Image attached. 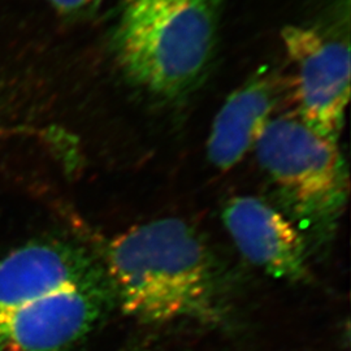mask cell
<instances>
[{
  "instance_id": "7",
  "label": "cell",
  "mask_w": 351,
  "mask_h": 351,
  "mask_svg": "<svg viewBox=\"0 0 351 351\" xmlns=\"http://www.w3.org/2000/svg\"><path fill=\"white\" fill-rule=\"evenodd\" d=\"M291 101L290 81L271 68L256 71L229 94L213 119L207 156L219 171L236 167L255 147L285 99Z\"/></svg>"
},
{
  "instance_id": "6",
  "label": "cell",
  "mask_w": 351,
  "mask_h": 351,
  "mask_svg": "<svg viewBox=\"0 0 351 351\" xmlns=\"http://www.w3.org/2000/svg\"><path fill=\"white\" fill-rule=\"evenodd\" d=\"M223 223L239 252L269 276L288 281L308 277V251L298 228L265 202L239 195L226 202Z\"/></svg>"
},
{
  "instance_id": "3",
  "label": "cell",
  "mask_w": 351,
  "mask_h": 351,
  "mask_svg": "<svg viewBox=\"0 0 351 351\" xmlns=\"http://www.w3.org/2000/svg\"><path fill=\"white\" fill-rule=\"evenodd\" d=\"M254 150L291 215L317 237H329L350 191L337 142L317 134L295 113H284L271 120Z\"/></svg>"
},
{
  "instance_id": "4",
  "label": "cell",
  "mask_w": 351,
  "mask_h": 351,
  "mask_svg": "<svg viewBox=\"0 0 351 351\" xmlns=\"http://www.w3.org/2000/svg\"><path fill=\"white\" fill-rule=\"evenodd\" d=\"M281 39L295 69L290 80L294 113L317 134L337 142L350 99L348 40L301 25L285 26Z\"/></svg>"
},
{
  "instance_id": "8",
  "label": "cell",
  "mask_w": 351,
  "mask_h": 351,
  "mask_svg": "<svg viewBox=\"0 0 351 351\" xmlns=\"http://www.w3.org/2000/svg\"><path fill=\"white\" fill-rule=\"evenodd\" d=\"M88 251L63 241H37L0 258V314L21 302L104 276Z\"/></svg>"
},
{
  "instance_id": "2",
  "label": "cell",
  "mask_w": 351,
  "mask_h": 351,
  "mask_svg": "<svg viewBox=\"0 0 351 351\" xmlns=\"http://www.w3.org/2000/svg\"><path fill=\"white\" fill-rule=\"evenodd\" d=\"M223 0H124L112 36L114 60L137 88L176 101L213 64Z\"/></svg>"
},
{
  "instance_id": "1",
  "label": "cell",
  "mask_w": 351,
  "mask_h": 351,
  "mask_svg": "<svg viewBox=\"0 0 351 351\" xmlns=\"http://www.w3.org/2000/svg\"><path fill=\"white\" fill-rule=\"evenodd\" d=\"M103 269L114 304L146 324L215 322L223 304L220 268L201 234L182 219L132 226L108 241Z\"/></svg>"
},
{
  "instance_id": "5",
  "label": "cell",
  "mask_w": 351,
  "mask_h": 351,
  "mask_svg": "<svg viewBox=\"0 0 351 351\" xmlns=\"http://www.w3.org/2000/svg\"><path fill=\"white\" fill-rule=\"evenodd\" d=\"M112 304L107 276L26 300L0 314V351H68Z\"/></svg>"
},
{
  "instance_id": "9",
  "label": "cell",
  "mask_w": 351,
  "mask_h": 351,
  "mask_svg": "<svg viewBox=\"0 0 351 351\" xmlns=\"http://www.w3.org/2000/svg\"><path fill=\"white\" fill-rule=\"evenodd\" d=\"M52 8L66 17H81L93 12L101 0H47Z\"/></svg>"
}]
</instances>
